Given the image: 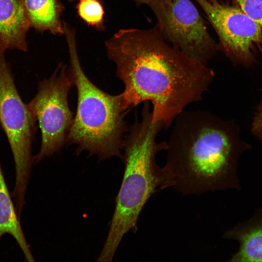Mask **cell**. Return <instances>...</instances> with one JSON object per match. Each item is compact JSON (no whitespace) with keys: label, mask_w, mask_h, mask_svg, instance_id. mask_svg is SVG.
I'll return each mask as SVG.
<instances>
[{"label":"cell","mask_w":262,"mask_h":262,"mask_svg":"<svg viewBox=\"0 0 262 262\" xmlns=\"http://www.w3.org/2000/svg\"><path fill=\"white\" fill-rule=\"evenodd\" d=\"M219 39L218 49L236 65L252 66L262 55V28L239 6L219 0H196Z\"/></svg>","instance_id":"obj_8"},{"label":"cell","mask_w":262,"mask_h":262,"mask_svg":"<svg viewBox=\"0 0 262 262\" xmlns=\"http://www.w3.org/2000/svg\"><path fill=\"white\" fill-rule=\"evenodd\" d=\"M106 48L124 84L125 108L149 102L153 121L164 129L187 106L201 100L214 79L213 69L171 44L156 25L121 30L106 41Z\"/></svg>","instance_id":"obj_1"},{"label":"cell","mask_w":262,"mask_h":262,"mask_svg":"<svg viewBox=\"0 0 262 262\" xmlns=\"http://www.w3.org/2000/svg\"><path fill=\"white\" fill-rule=\"evenodd\" d=\"M29 24L22 0H0V50L26 49Z\"/></svg>","instance_id":"obj_10"},{"label":"cell","mask_w":262,"mask_h":262,"mask_svg":"<svg viewBox=\"0 0 262 262\" xmlns=\"http://www.w3.org/2000/svg\"><path fill=\"white\" fill-rule=\"evenodd\" d=\"M223 237L239 243L238 250L229 262H262V208L257 209L249 220L225 232Z\"/></svg>","instance_id":"obj_9"},{"label":"cell","mask_w":262,"mask_h":262,"mask_svg":"<svg viewBox=\"0 0 262 262\" xmlns=\"http://www.w3.org/2000/svg\"><path fill=\"white\" fill-rule=\"evenodd\" d=\"M36 123L27 104L18 94L4 51L0 50V124L14 158L15 184L11 196L18 213L25 204V195L34 163L32 150Z\"/></svg>","instance_id":"obj_5"},{"label":"cell","mask_w":262,"mask_h":262,"mask_svg":"<svg viewBox=\"0 0 262 262\" xmlns=\"http://www.w3.org/2000/svg\"><path fill=\"white\" fill-rule=\"evenodd\" d=\"M73 78L66 66L60 65L47 79L40 81L34 97L27 104L41 131L39 152L34 163L58 152L64 144L74 116L68 105Z\"/></svg>","instance_id":"obj_6"},{"label":"cell","mask_w":262,"mask_h":262,"mask_svg":"<svg viewBox=\"0 0 262 262\" xmlns=\"http://www.w3.org/2000/svg\"><path fill=\"white\" fill-rule=\"evenodd\" d=\"M164 37L189 57L207 65L218 46L190 0H163L151 8Z\"/></svg>","instance_id":"obj_7"},{"label":"cell","mask_w":262,"mask_h":262,"mask_svg":"<svg viewBox=\"0 0 262 262\" xmlns=\"http://www.w3.org/2000/svg\"><path fill=\"white\" fill-rule=\"evenodd\" d=\"M69 48L70 71L77 92L76 112L66 143L77 146L75 154L83 151L99 161L114 156L122 158L127 127L121 94L110 95L94 84L84 73L76 48L74 33L65 32Z\"/></svg>","instance_id":"obj_4"},{"label":"cell","mask_w":262,"mask_h":262,"mask_svg":"<svg viewBox=\"0 0 262 262\" xmlns=\"http://www.w3.org/2000/svg\"><path fill=\"white\" fill-rule=\"evenodd\" d=\"M161 167L160 190L183 195L241 188L238 161L251 146L238 125L204 110H185L174 120Z\"/></svg>","instance_id":"obj_2"},{"label":"cell","mask_w":262,"mask_h":262,"mask_svg":"<svg viewBox=\"0 0 262 262\" xmlns=\"http://www.w3.org/2000/svg\"><path fill=\"white\" fill-rule=\"evenodd\" d=\"M138 2L147 5L150 8L163 0H136Z\"/></svg>","instance_id":"obj_16"},{"label":"cell","mask_w":262,"mask_h":262,"mask_svg":"<svg viewBox=\"0 0 262 262\" xmlns=\"http://www.w3.org/2000/svg\"><path fill=\"white\" fill-rule=\"evenodd\" d=\"M253 135L262 142V100L257 106L251 123Z\"/></svg>","instance_id":"obj_15"},{"label":"cell","mask_w":262,"mask_h":262,"mask_svg":"<svg viewBox=\"0 0 262 262\" xmlns=\"http://www.w3.org/2000/svg\"><path fill=\"white\" fill-rule=\"evenodd\" d=\"M6 234L14 238L26 261H34L8 191L0 162V240Z\"/></svg>","instance_id":"obj_11"},{"label":"cell","mask_w":262,"mask_h":262,"mask_svg":"<svg viewBox=\"0 0 262 262\" xmlns=\"http://www.w3.org/2000/svg\"><path fill=\"white\" fill-rule=\"evenodd\" d=\"M241 9L262 28V0H235Z\"/></svg>","instance_id":"obj_14"},{"label":"cell","mask_w":262,"mask_h":262,"mask_svg":"<svg viewBox=\"0 0 262 262\" xmlns=\"http://www.w3.org/2000/svg\"><path fill=\"white\" fill-rule=\"evenodd\" d=\"M164 128L153 121L149 102L144 103L141 118H136L124 139L125 171L116 198L109 232L97 262H111L124 235L135 228L145 205L161 184L156 156L165 150L166 141L157 136Z\"/></svg>","instance_id":"obj_3"},{"label":"cell","mask_w":262,"mask_h":262,"mask_svg":"<svg viewBox=\"0 0 262 262\" xmlns=\"http://www.w3.org/2000/svg\"><path fill=\"white\" fill-rule=\"evenodd\" d=\"M78 12L81 17L91 25L101 23L104 14L101 5L97 0H81Z\"/></svg>","instance_id":"obj_13"},{"label":"cell","mask_w":262,"mask_h":262,"mask_svg":"<svg viewBox=\"0 0 262 262\" xmlns=\"http://www.w3.org/2000/svg\"><path fill=\"white\" fill-rule=\"evenodd\" d=\"M26 15L34 27L53 33L64 32L59 19V7L55 0H24Z\"/></svg>","instance_id":"obj_12"}]
</instances>
